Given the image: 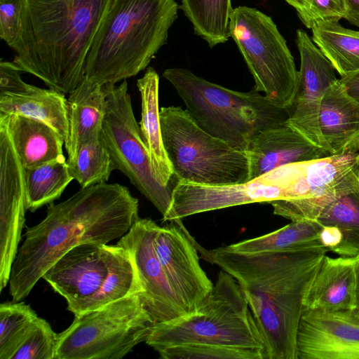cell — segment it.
<instances>
[{"mask_svg":"<svg viewBox=\"0 0 359 359\" xmlns=\"http://www.w3.org/2000/svg\"><path fill=\"white\" fill-rule=\"evenodd\" d=\"M139 202L128 188L100 183L50 205L45 218L29 227L9 279L13 302L25 299L47 270L74 247L121 238L140 218Z\"/></svg>","mask_w":359,"mask_h":359,"instance_id":"cell-1","label":"cell"},{"mask_svg":"<svg viewBox=\"0 0 359 359\" xmlns=\"http://www.w3.org/2000/svg\"><path fill=\"white\" fill-rule=\"evenodd\" d=\"M318 248L241 253L209 250L215 264L238 283L264 341V359H297V337L304 301L327 252Z\"/></svg>","mask_w":359,"mask_h":359,"instance_id":"cell-2","label":"cell"},{"mask_svg":"<svg viewBox=\"0 0 359 359\" xmlns=\"http://www.w3.org/2000/svg\"><path fill=\"white\" fill-rule=\"evenodd\" d=\"M113 0H25L13 62L49 88L71 93L84 79L87 55Z\"/></svg>","mask_w":359,"mask_h":359,"instance_id":"cell-3","label":"cell"},{"mask_svg":"<svg viewBox=\"0 0 359 359\" xmlns=\"http://www.w3.org/2000/svg\"><path fill=\"white\" fill-rule=\"evenodd\" d=\"M175 0H113L86 60L85 77L116 84L147 68L178 16Z\"/></svg>","mask_w":359,"mask_h":359,"instance_id":"cell-4","label":"cell"},{"mask_svg":"<svg viewBox=\"0 0 359 359\" xmlns=\"http://www.w3.org/2000/svg\"><path fill=\"white\" fill-rule=\"evenodd\" d=\"M163 76L200 128L240 150L245 151L259 131L284 123L290 116L289 109L276 107L255 88L231 90L184 68L167 69Z\"/></svg>","mask_w":359,"mask_h":359,"instance_id":"cell-5","label":"cell"},{"mask_svg":"<svg viewBox=\"0 0 359 359\" xmlns=\"http://www.w3.org/2000/svg\"><path fill=\"white\" fill-rule=\"evenodd\" d=\"M42 278L64 297L74 316L142 292L130 252L117 244L79 245L61 257Z\"/></svg>","mask_w":359,"mask_h":359,"instance_id":"cell-6","label":"cell"},{"mask_svg":"<svg viewBox=\"0 0 359 359\" xmlns=\"http://www.w3.org/2000/svg\"><path fill=\"white\" fill-rule=\"evenodd\" d=\"M193 342L260 348L264 354V341L248 302L236 280L223 270L195 311L156 323L145 341L156 351Z\"/></svg>","mask_w":359,"mask_h":359,"instance_id":"cell-7","label":"cell"},{"mask_svg":"<svg viewBox=\"0 0 359 359\" xmlns=\"http://www.w3.org/2000/svg\"><path fill=\"white\" fill-rule=\"evenodd\" d=\"M160 122L163 146L177 182L226 185L249 181L245 151L203 130L186 109L161 107Z\"/></svg>","mask_w":359,"mask_h":359,"instance_id":"cell-8","label":"cell"},{"mask_svg":"<svg viewBox=\"0 0 359 359\" xmlns=\"http://www.w3.org/2000/svg\"><path fill=\"white\" fill-rule=\"evenodd\" d=\"M57 334L55 359H121L145 342L155 324L140 293L74 316Z\"/></svg>","mask_w":359,"mask_h":359,"instance_id":"cell-9","label":"cell"},{"mask_svg":"<svg viewBox=\"0 0 359 359\" xmlns=\"http://www.w3.org/2000/svg\"><path fill=\"white\" fill-rule=\"evenodd\" d=\"M229 29L254 79V88L276 107H292L299 71L272 18L255 8L241 6L232 11Z\"/></svg>","mask_w":359,"mask_h":359,"instance_id":"cell-10","label":"cell"},{"mask_svg":"<svg viewBox=\"0 0 359 359\" xmlns=\"http://www.w3.org/2000/svg\"><path fill=\"white\" fill-rule=\"evenodd\" d=\"M102 88L105 108L100 137L114 167L128 178L164 218L170 210L172 188L162 186L153 175L133 113L128 82L123 80L118 86L107 83Z\"/></svg>","mask_w":359,"mask_h":359,"instance_id":"cell-11","label":"cell"},{"mask_svg":"<svg viewBox=\"0 0 359 359\" xmlns=\"http://www.w3.org/2000/svg\"><path fill=\"white\" fill-rule=\"evenodd\" d=\"M302 162L277 168L241 184L204 185L177 182L165 222L193 215L253 203L294 198V189Z\"/></svg>","mask_w":359,"mask_h":359,"instance_id":"cell-12","label":"cell"},{"mask_svg":"<svg viewBox=\"0 0 359 359\" xmlns=\"http://www.w3.org/2000/svg\"><path fill=\"white\" fill-rule=\"evenodd\" d=\"M154 246L168 281L185 313L195 311L210 294L213 284L199 264L208 261L209 250L201 247L184 227L182 219L159 226Z\"/></svg>","mask_w":359,"mask_h":359,"instance_id":"cell-13","label":"cell"},{"mask_svg":"<svg viewBox=\"0 0 359 359\" xmlns=\"http://www.w3.org/2000/svg\"><path fill=\"white\" fill-rule=\"evenodd\" d=\"M286 123L329 155L359 152V102L340 79L315 108Z\"/></svg>","mask_w":359,"mask_h":359,"instance_id":"cell-14","label":"cell"},{"mask_svg":"<svg viewBox=\"0 0 359 359\" xmlns=\"http://www.w3.org/2000/svg\"><path fill=\"white\" fill-rule=\"evenodd\" d=\"M158 227L151 219L139 218L116 243L132 255L142 287L140 296L155 323L185 315L154 249Z\"/></svg>","mask_w":359,"mask_h":359,"instance_id":"cell-15","label":"cell"},{"mask_svg":"<svg viewBox=\"0 0 359 359\" xmlns=\"http://www.w3.org/2000/svg\"><path fill=\"white\" fill-rule=\"evenodd\" d=\"M25 168L0 121V277L8 280L25 222Z\"/></svg>","mask_w":359,"mask_h":359,"instance_id":"cell-16","label":"cell"},{"mask_svg":"<svg viewBox=\"0 0 359 359\" xmlns=\"http://www.w3.org/2000/svg\"><path fill=\"white\" fill-rule=\"evenodd\" d=\"M297 355V359H359V313L304 309Z\"/></svg>","mask_w":359,"mask_h":359,"instance_id":"cell-17","label":"cell"},{"mask_svg":"<svg viewBox=\"0 0 359 359\" xmlns=\"http://www.w3.org/2000/svg\"><path fill=\"white\" fill-rule=\"evenodd\" d=\"M245 151L249 161V180L285 165L330 156L286 122L259 131Z\"/></svg>","mask_w":359,"mask_h":359,"instance_id":"cell-18","label":"cell"},{"mask_svg":"<svg viewBox=\"0 0 359 359\" xmlns=\"http://www.w3.org/2000/svg\"><path fill=\"white\" fill-rule=\"evenodd\" d=\"M357 256L323 257L304 301V309L354 310L356 304Z\"/></svg>","mask_w":359,"mask_h":359,"instance_id":"cell-19","label":"cell"},{"mask_svg":"<svg viewBox=\"0 0 359 359\" xmlns=\"http://www.w3.org/2000/svg\"><path fill=\"white\" fill-rule=\"evenodd\" d=\"M25 169L66 160L65 140L48 124L20 115L0 114Z\"/></svg>","mask_w":359,"mask_h":359,"instance_id":"cell-20","label":"cell"},{"mask_svg":"<svg viewBox=\"0 0 359 359\" xmlns=\"http://www.w3.org/2000/svg\"><path fill=\"white\" fill-rule=\"evenodd\" d=\"M137 86L142 103L139 126L149 156L152 173L160 184L170 187L173 171L162 139L158 107L159 76L156 70L151 67H147L144 76L137 79Z\"/></svg>","mask_w":359,"mask_h":359,"instance_id":"cell-21","label":"cell"},{"mask_svg":"<svg viewBox=\"0 0 359 359\" xmlns=\"http://www.w3.org/2000/svg\"><path fill=\"white\" fill-rule=\"evenodd\" d=\"M300 54L297 91L290 116H297L313 109L326 90L339 79L331 62L303 29L297 30Z\"/></svg>","mask_w":359,"mask_h":359,"instance_id":"cell-22","label":"cell"},{"mask_svg":"<svg viewBox=\"0 0 359 359\" xmlns=\"http://www.w3.org/2000/svg\"><path fill=\"white\" fill-rule=\"evenodd\" d=\"M105 95L102 86L86 77L67 98L68 136L65 142L68 158L84 142L101 133Z\"/></svg>","mask_w":359,"mask_h":359,"instance_id":"cell-23","label":"cell"},{"mask_svg":"<svg viewBox=\"0 0 359 359\" xmlns=\"http://www.w3.org/2000/svg\"><path fill=\"white\" fill-rule=\"evenodd\" d=\"M0 114L20 115L42 121L64 139L68 136L67 99L53 89L33 86L22 95H0Z\"/></svg>","mask_w":359,"mask_h":359,"instance_id":"cell-24","label":"cell"},{"mask_svg":"<svg viewBox=\"0 0 359 359\" xmlns=\"http://www.w3.org/2000/svg\"><path fill=\"white\" fill-rule=\"evenodd\" d=\"M323 226L317 220L294 221L269 233L222 248L226 251L241 253L287 252L325 248L320 239Z\"/></svg>","mask_w":359,"mask_h":359,"instance_id":"cell-25","label":"cell"},{"mask_svg":"<svg viewBox=\"0 0 359 359\" xmlns=\"http://www.w3.org/2000/svg\"><path fill=\"white\" fill-rule=\"evenodd\" d=\"M312 40L341 77L359 71V31L339 22H324L312 29Z\"/></svg>","mask_w":359,"mask_h":359,"instance_id":"cell-26","label":"cell"},{"mask_svg":"<svg viewBox=\"0 0 359 359\" xmlns=\"http://www.w3.org/2000/svg\"><path fill=\"white\" fill-rule=\"evenodd\" d=\"M180 8L210 48L229 40L231 0H181Z\"/></svg>","mask_w":359,"mask_h":359,"instance_id":"cell-27","label":"cell"},{"mask_svg":"<svg viewBox=\"0 0 359 359\" xmlns=\"http://www.w3.org/2000/svg\"><path fill=\"white\" fill-rule=\"evenodd\" d=\"M323 226L337 227L341 242L334 252L344 257L359 255V184L331 202L316 219Z\"/></svg>","mask_w":359,"mask_h":359,"instance_id":"cell-28","label":"cell"},{"mask_svg":"<svg viewBox=\"0 0 359 359\" xmlns=\"http://www.w3.org/2000/svg\"><path fill=\"white\" fill-rule=\"evenodd\" d=\"M26 207L34 212L58 199L74 179L67 161H53L25 169Z\"/></svg>","mask_w":359,"mask_h":359,"instance_id":"cell-29","label":"cell"},{"mask_svg":"<svg viewBox=\"0 0 359 359\" xmlns=\"http://www.w3.org/2000/svg\"><path fill=\"white\" fill-rule=\"evenodd\" d=\"M67 163L70 175L81 188L107 182L115 170L100 134L82 143Z\"/></svg>","mask_w":359,"mask_h":359,"instance_id":"cell-30","label":"cell"},{"mask_svg":"<svg viewBox=\"0 0 359 359\" xmlns=\"http://www.w3.org/2000/svg\"><path fill=\"white\" fill-rule=\"evenodd\" d=\"M38 317L24 302L0 304V359H11Z\"/></svg>","mask_w":359,"mask_h":359,"instance_id":"cell-31","label":"cell"},{"mask_svg":"<svg viewBox=\"0 0 359 359\" xmlns=\"http://www.w3.org/2000/svg\"><path fill=\"white\" fill-rule=\"evenodd\" d=\"M163 359H264L263 350L212 343H184L157 351Z\"/></svg>","mask_w":359,"mask_h":359,"instance_id":"cell-32","label":"cell"},{"mask_svg":"<svg viewBox=\"0 0 359 359\" xmlns=\"http://www.w3.org/2000/svg\"><path fill=\"white\" fill-rule=\"evenodd\" d=\"M57 346V334L38 316L11 359H55Z\"/></svg>","mask_w":359,"mask_h":359,"instance_id":"cell-33","label":"cell"},{"mask_svg":"<svg viewBox=\"0 0 359 359\" xmlns=\"http://www.w3.org/2000/svg\"><path fill=\"white\" fill-rule=\"evenodd\" d=\"M297 11L302 22L309 29L324 22H339L344 18V0H285Z\"/></svg>","mask_w":359,"mask_h":359,"instance_id":"cell-34","label":"cell"},{"mask_svg":"<svg viewBox=\"0 0 359 359\" xmlns=\"http://www.w3.org/2000/svg\"><path fill=\"white\" fill-rule=\"evenodd\" d=\"M25 0H0V37L11 48L21 30Z\"/></svg>","mask_w":359,"mask_h":359,"instance_id":"cell-35","label":"cell"},{"mask_svg":"<svg viewBox=\"0 0 359 359\" xmlns=\"http://www.w3.org/2000/svg\"><path fill=\"white\" fill-rule=\"evenodd\" d=\"M22 72L13 62L1 61L0 95H22L32 90L34 86L22 79Z\"/></svg>","mask_w":359,"mask_h":359,"instance_id":"cell-36","label":"cell"},{"mask_svg":"<svg viewBox=\"0 0 359 359\" xmlns=\"http://www.w3.org/2000/svg\"><path fill=\"white\" fill-rule=\"evenodd\" d=\"M320 239L323 247L334 252L341 242V234L335 226H323L320 233Z\"/></svg>","mask_w":359,"mask_h":359,"instance_id":"cell-37","label":"cell"},{"mask_svg":"<svg viewBox=\"0 0 359 359\" xmlns=\"http://www.w3.org/2000/svg\"><path fill=\"white\" fill-rule=\"evenodd\" d=\"M340 81L345 86L348 93L359 102V71L341 77Z\"/></svg>","mask_w":359,"mask_h":359,"instance_id":"cell-38","label":"cell"},{"mask_svg":"<svg viewBox=\"0 0 359 359\" xmlns=\"http://www.w3.org/2000/svg\"><path fill=\"white\" fill-rule=\"evenodd\" d=\"M346 13L344 18L351 24L359 27V0H344Z\"/></svg>","mask_w":359,"mask_h":359,"instance_id":"cell-39","label":"cell"},{"mask_svg":"<svg viewBox=\"0 0 359 359\" xmlns=\"http://www.w3.org/2000/svg\"><path fill=\"white\" fill-rule=\"evenodd\" d=\"M356 274V304L354 309L359 313V255L357 256V262L355 266Z\"/></svg>","mask_w":359,"mask_h":359,"instance_id":"cell-40","label":"cell"}]
</instances>
